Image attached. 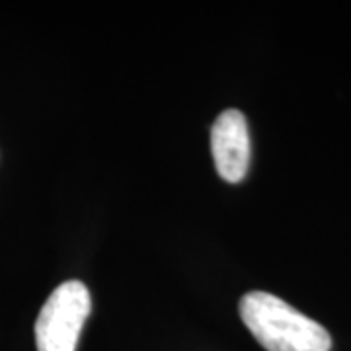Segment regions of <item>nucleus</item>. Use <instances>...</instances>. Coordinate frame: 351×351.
<instances>
[{
    "label": "nucleus",
    "mask_w": 351,
    "mask_h": 351,
    "mask_svg": "<svg viewBox=\"0 0 351 351\" xmlns=\"http://www.w3.org/2000/svg\"><path fill=\"white\" fill-rule=\"evenodd\" d=\"M240 318L265 351H330L324 326L265 291H250L240 299Z\"/></svg>",
    "instance_id": "obj_1"
},
{
    "label": "nucleus",
    "mask_w": 351,
    "mask_h": 351,
    "mask_svg": "<svg viewBox=\"0 0 351 351\" xmlns=\"http://www.w3.org/2000/svg\"><path fill=\"white\" fill-rule=\"evenodd\" d=\"M90 308V291L82 281L73 279L61 283L38 314V351H75Z\"/></svg>",
    "instance_id": "obj_2"
},
{
    "label": "nucleus",
    "mask_w": 351,
    "mask_h": 351,
    "mask_svg": "<svg viewBox=\"0 0 351 351\" xmlns=\"http://www.w3.org/2000/svg\"><path fill=\"white\" fill-rule=\"evenodd\" d=\"M211 152L219 176L239 184L250 166V133L244 113L239 110L223 112L211 129Z\"/></svg>",
    "instance_id": "obj_3"
}]
</instances>
